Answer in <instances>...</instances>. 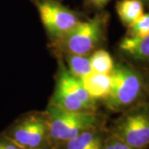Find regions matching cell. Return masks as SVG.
Listing matches in <instances>:
<instances>
[{
    "label": "cell",
    "instance_id": "8fae6325",
    "mask_svg": "<svg viewBox=\"0 0 149 149\" xmlns=\"http://www.w3.org/2000/svg\"><path fill=\"white\" fill-rule=\"evenodd\" d=\"M116 11L123 25L129 27L144 13L143 1L120 0L116 4Z\"/></svg>",
    "mask_w": 149,
    "mask_h": 149
},
{
    "label": "cell",
    "instance_id": "ac0fdd59",
    "mask_svg": "<svg viewBox=\"0 0 149 149\" xmlns=\"http://www.w3.org/2000/svg\"><path fill=\"white\" fill-rule=\"evenodd\" d=\"M142 1V0H141ZM144 1H149V0H144Z\"/></svg>",
    "mask_w": 149,
    "mask_h": 149
},
{
    "label": "cell",
    "instance_id": "3957f363",
    "mask_svg": "<svg viewBox=\"0 0 149 149\" xmlns=\"http://www.w3.org/2000/svg\"><path fill=\"white\" fill-rule=\"evenodd\" d=\"M111 89L104 100L108 109L123 112L134 105L143 89V80L137 70L126 65H114L110 73Z\"/></svg>",
    "mask_w": 149,
    "mask_h": 149
},
{
    "label": "cell",
    "instance_id": "e0dca14e",
    "mask_svg": "<svg viewBox=\"0 0 149 149\" xmlns=\"http://www.w3.org/2000/svg\"><path fill=\"white\" fill-rule=\"evenodd\" d=\"M91 2V3L95 7H97V8H104V6L106 5L107 3L110 1V0H89Z\"/></svg>",
    "mask_w": 149,
    "mask_h": 149
},
{
    "label": "cell",
    "instance_id": "8992f818",
    "mask_svg": "<svg viewBox=\"0 0 149 149\" xmlns=\"http://www.w3.org/2000/svg\"><path fill=\"white\" fill-rule=\"evenodd\" d=\"M105 19L98 15L87 21H80L64 36L53 41L62 54L90 56L104 36Z\"/></svg>",
    "mask_w": 149,
    "mask_h": 149
},
{
    "label": "cell",
    "instance_id": "52a82bcc",
    "mask_svg": "<svg viewBox=\"0 0 149 149\" xmlns=\"http://www.w3.org/2000/svg\"><path fill=\"white\" fill-rule=\"evenodd\" d=\"M46 31L53 41L58 39L80 22L76 13L55 0H32Z\"/></svg>",
    "mask_w": 149,
    "mask_h": 149
},
{
    "label": "cell",
    "instance_id": "9c48e42d",
    "mask_svg": "<svg viewBox=\"0 0 149 149\" xmlns=\"http://www.w3.org/2000/svg\"><path fill=\"white\" fill-rule=\"evenodd\" d=\"M89 95L95 100H104L111 89L110 74L91 72L80 79Z\"/></svg>",
    "mask_w": 149,
    "mask_h": 149
},
{
    "label": "cell",
    "instance_id": "2e32d148",
    "mask_svg": "<svg viewBox=\"0 0 149 149\" xmlns=\"http://www.w3.org/2000/svg\"><path fill=\"white\" fill-rule=\"evenodd\" d=\"M0 149H21L16 144L4 137L3 134H0Z\"/></svg>",
    "mask_w": 149,
    "mask_h": 149
},
{
    "label": "cell",
    "instance_id": "6da1fadb",
    "mask_svg": "<svg viewBox=\"0 0 149 149\" xmlns=\"http://www.w3.org/2000/svg\"><path fill=\"white\" fill-rule=\"evenodd\" d=\"M44 112L47 119L52 149H56L65 142L86 130L104 127V120L96 112L68 111L50 104Z\"/></svg>",
    "mask_w": 149,
    "mask_h": 149
},
{
    "label": "cell",
    "instance_id": "5bb4252c",
    "mask_svg": "<svg viewBox=\"0 0 149 149\" xmlns=\"http://www.w3.org/2000/svg\"><path fill=\"white\" fill-rule=\"evenodd\" d=\"M149 35V13H143L132 25L128 27V37H143Z\"/></svg>",
    "mask_w": 149,
    "mask_h": 149
},
{
    "label": "cell",
    "instance_id": "7a4b0ae2",
    "mask_svg": "<svg viewBox=\"0 0 149 149\" xmlns=\"http://www.w3.org/2000/svg\"><path fill=\"white\" fill-rule=\"evenodd\" d=\"M97 102L85 89L80 78L70 72L63 61H59L56 82L50 104L74 112H96Z\"/></svg>",
    "mask_w": 149,
    "mask_h": 149
},
{
    "label": "cell",
    "instance_id": "30bf717a",
    "mask_svg": "<svg viewBox=\"0 0 149 149\" xmlns=\"http://www.w3.org/2000/svg\"><path fill=\"white\" fill-rule=\"evenodd\" d=\"M123 53L136 61H149V35L143 37L126 36L119 44Z\"/></svg>",
    "mask_w": 149,
    "mask_h": 149
},
{
    "label": "cell",
    "instance_id": "277c9868",
    "mask_svg": "<svg viewBox=\"0 0 149 149\" xmlns=\"http://www.w3.org/2000/svg\"><path fill=\"white\" fill-rule=\"evenodd\" d=\"M2 134L21 149H52L45 112L22 115Z\"/></svg>",
    "mask_w": 149,
    "mask_h": 149
},
{
    "label": "cell",
    "instance_id": "9a60e30c",
    "mask_svg": "<svg viewBox=\"0 0 149 149\" xmlns=\"http://www.w3.org/2000/svg\"><path fill=\"white\" fill-rule=\"evenodd\" d=\"M103 149H134L128 146L124 142H123L121 139L117 138L115 135L112 134L108 130L106 139L104 141V148Z\"/></svg>",
    "mask_w": 149,
    "mask_h": 149
},
{
    "label": "cell",
    "instance_id": "ba28073f",
    "mask_svg": "<svg viewBox=\"0 0 149 149\" xmlns=\"http://www.w3.org/2000/svg\"><path fill=\"white\" fill-rule=\"evenodd\" d=\"M108 130L104 127L91 128L65 142L56 149H103Z\"/></svg>",
    "mask_w": 149,
    "mask_h": 149
},
{
    "label": "cell",
    "instance_id": "7c38bea8",
    "mask_svg": "<svg viewBox=\"0 0 149 149\" xmlns=\"http://www.w3.org/2000/svg\"><path fill=\"white\" fill-rule=\"evenodd\" d=\"M67 63V69L71 74L78 77L83 78L87 74L93 72L91 64L90 56L75 55V54H63Z\"/></svg>",
    "mask_w": 149,
    "mask_h": 149
},
{
    "label": "cell",
    "instance_id": "4fadbf2b",
    "mask_svg": "<svg viewBox=\"0 0 149 149\" xmlns=\"http://www.w3.org/2000/svg\"><path fill=\"white\" fill-rule=\"evenodd\" d=\"M93 72L100 74H110L114 67L111 55L104 50H97L90 56Z\"/></svg>",
    "mask_w": 149,
    "mask_h": 149
},
{
    "label": "cell",
    "instance_id": "5b68a950",
    "mask_svg": "<svg viewBox=\"0 0 149 149\" xmlns=\"http://www.w3.org/2000/svg\"><path fill=\"white\" fill-rule=\"evenodd\" d=\"M109 133L134 149L149 147V104L133 105L122 112Z\"/></svg>",
    "mask_w": 149,
    "mask_h": 149
}]
</instances>
